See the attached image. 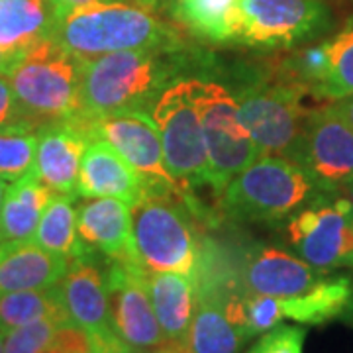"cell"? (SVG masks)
Instances as JSON below:
<instances>
[{
	"instance_id": "37",
	"label": "cell",
	"mask_w": 353,
	"mask_h": 353,
	"mask_svg": "<svg viewBox=\"0 0 353 353\" xmlns=\"http://www.w3.org/2000/svg\"><path fill=\"white\" fill-rule=\"evenodd\" d=\"M18 59H20V57H8V55H2V53H0V75L8 77V73L12 71L14 63H16Z\"/></svg>"
},
{
	"instance_id": "29",
	"label": "cell",
	"mask_w": 353,
	"mask_h": 353,
	"mask_svg": "<svg viewBox=\"0 0 353 353\" xmlns=\"http://www.w3.org/2000/svg\"><path fill=\"white\" fill-rule=\"evenodd\" d=\"M38 132L39 128L26 120L0 128V179L16 183L34 171Z\"/></svg>"
},
{
	"instance_id": "4",
	"label": "cell",
	"mask_w": 353,
	"mask_h": 353,
	"mask_svg": "<svg viewBox=\"0 0 353 353\" xmlns=\"http://www.w3.org/2000/svg\"><path fill=\"white\" fill-rule=\"evenodd\" d=\"M322 189L303 165L279 155H259L218 196V210L232 222L273 224L314 201Z\"/></svg>"
},
{
	"instance_id": "5",
	"label": "cell",
	"mask_w": 353,
	"mask_h": 353,
	"mask_svg": "<svg viewBox=\"0 0 353 353\" xmlns=\"http://www.w3.org/2000/svg\"><path fill=\"white\" fill-rule=\"evenodd\" d=\"M152 118L161 136L165 165L175 183L176 196L192 216L202 220L204 210L194 190L210 187V167L196 101V77L176 79L165 88L153 104Z\"/></svg>"
},
{
	"instance_id": "13",
	"label": "cell",
	"mask_w": 353,
	"mask_h": 353,
	"mask_svg": "<svg viewBox=\"0 0 353 353\" xmlns=\"http://www.w3.org/2000/svg\"><path fill=\"white\" fill-rule=\"evenodd\" d=\"M322 192H340L353 179V128L332 112L328 102L314 106L296 157Z\"/></svg>"
},
{
	"instance_id": "35",
	"label": "cell",
	"mask_w": 353,
	"mask_h": 353,
	"mask_svg": "<svg viewBox=\"0 0 353 353\" xmlns=\"http://www.w3.org/2000/svg\"><path fill=\"white\" fill-rule=\"evenodd\" d=\"M102 2H116V0H50L55 18H61L65 14L73 12V10L92 6V4H102Z\"/></svg>"
},
{
	"instance_id": "9",
	"label": "cell",
	"mask_w": 353,
	"mask_h": 353,
	"mask_svg": "<svg viewBox=\"0 0 353 353\" xmlns=\"http://www.w3.org/2000/svg\"><path fill=\"white\" fill-rule=\"evenodd\" d=\"M287 243L316 269H353V204L322 192L287 218Z\"/></svg>"
},
{
	"instance_id": "3",
	"label": "cell",
	"mask_w": 353,
	"mask_h": 353,
	"mask_svg": "<svg viewBox=\"0 0 353 353\" xmlns=\"http://www.w3.org/2000/svg\"><path fill=\"white\" fill-rule=\"evenodd\" d=\"M234 97L241 124L252 134L261 155H279L296 163L308 118L314 110V106H306L308 92L267 63L241 77Z\"/></svg>"
},
{
	"instance_id": "12",
	"label": "cell",
	"mask_w": 353,
	"mask_h": 353,
	"mask_svg": "<svg viewBox=\"0 0 353 353\" xmlns=\"http://www.w3.org/2000/svg\"><path fill=\"white\" fill-rule=\"evenodd\" d=\"M141 261H106V283L116 336L134 352H157L167 345L165 334L143 281Z\"/></svg>"
},
{
	"instance_id": "11",
	"label": "cell",
	"mask_w": 353,
	"mask_h": 353,
	"mask_svg": "<svg viewBox=\"0 0 353 353\" xmlns=\"http://www.w3.org/2000/svg\"><path fill=\"white\" fill-rule=\"evenodd\" d=\"M87 118V116H85ZM92 138L104 139L145 181L150 194H175L167 171L163 143L153 118L145 110H124L101 118H87Z\"/></svg>"
},
{
	"instance_id": "10",
	"label": "cell",
	"mask_w": 353,
	"mask_h": 353,
	"mask_svg": "<svg viewBox=\"0 0 353 353\" xmlns=\"http://www.w3.org/2000/svg\"><path fill=\"white\" fill-rule=\"evenodd\" d=\"M332 16L322 0H243L238 43L289 50L324 36Z\"/></svg>"
},
{
	"instance_id": "20",
	"label": "cell",
	"mask_w": 353,
	"mask_h": 353,
	"mask_svg": "<svg viewBox=\"0 0 353 353\" xmlns=\"http://www.w3.org/2000/svg\"><path fill=\"white\" fill-rule=\"evenodd\" d=\"M69 263L67 257L36 241H6L0 252V294L55 287L63 281Z\"/></svg>"
},
{
	"instance_id": "40",
	"label": "cell",
	"mask_w": 353,
	"mask_h": 353,
	"mask_svg": "<svg viewBox=\"0 0 353 353\" xmlns=\"http://www.w3.org/2000/svg\"><path fill=\"white\" fill-rule=\"evenodd\" d=\"M341 318L353 324V292H352V299H350V304H347V308H345V312L341 314Z\"/></svg>"
},
{
	"instance_id": "45",
	"label": "cell",
	"mask_w": 353,
	"mask_h": 353,
	"mask_svg": "<svg viewBox=\"0 0 353 353\" xmlns=\"http://www.w3.org/2000/svg\"><path fill=\"white\" fill-rule=\"evenodd\" d=\"M134 353H145V352H134Z\"/></svg>"
},
{
	"instance_id": "41",
	"label": "cell",
	"mask_w": 353,
	"mask_h": 353,
	"mask_svg": "<svg viewBox=\"0 0 353 353\" xmlns=\"http://www.w3.org/2000/svg\"><path fill=\"white\" fill-rule=\"evenodd\" d=\"M6 190H8L6 181H4V179H0V206H2V201H4V194H6Z\"/></svg>"
},
{
	"instance_id": "34",
	"label": "cell",
	"mask_w": 353,
	"mask_h": 353,
	"mask_svg": "<svg viewBox=\"0 0 353 353\" xmlns=\"http://www.w3.org/2000/svg\"><path fill=\"white\" fill-rule=\"evenodd\" d=\"M90 353H134L118 336L110 338H92V352Z\"/></svg>"
},
{
	"instance_id": "7",
	"label": "cell",
	"mask_w": 353,
	"mask_h": 353,
	"mask_svg": "<svg viewBox=\"0 0 353 353\" xmlns=\"http://www.w3.org/2000/svg\"><path fill=\"white\" fill-rule=\"evenodd\" d=\"M134 241L141 263L152 271L192 277L201 234L192 212L175 194H150L132 206Z\"/></svg>"
},
{
	"instance_id": "14",
	"label": "cell",
	"mask_w": 353,
	"mask_h": 353,
	"mask_svg": "<svg viewBox=\"0 0 353 353\" xmlns=\"http://www.w3.org/2000/svg\"><path fill=\"white\" fill-rule=\"evenodd\" d=\"M90 139L85 116L41 126L32 173L55 194H77L81 161Z\"/></svg>"
},
{
	"instance_id": "24",
	"label": "cell",
	"mask_w": 353,
	"mask_h": 353,
	"mask_svg": "<svg viewBox=\"0 0 353 353\" xmlns=\"http://www.w3.org/2000/svg\"><path fill=\"white\" fill-rule=\"evenodd\" d=\"M250 336L226 310V299H196L187 353H240Z\"/></svg>"
},
{
	"instance_id": "42",
	"label": "cell",
	"mask_w": 353,
	"mask_h": 353,
	"mask_svg": "<svg viewBox=\"0 0 353 353\" xmlns=\"http://www.w3.org/2000/svg\"><path fill=\"white\" fill-rule=\"evenodd\" d=\"M136 2H139V4H148V6H155L159 0H136Z\"/></svg>"
},
{
	"instance_id": "23",
	"label": "cell",
	"mask_w": 353,
	"mask_h": 353,
	"mask_svg": "<svg viewBox=\"0 0 353 353\" xmlns=\"http://www.w3.org/2000/svg\"><path fill=\"white\" fill-rule=\"evenodd\" d=\"M51 192L34 173L12 183L0 206V234L4 241H32L41 214L50 204Z\"/></svg>"
},
{
	"instance_id": "43",
	"label": "cell",
	"mask_w": 353,
	"mask_h": 353,
	"mask_svg": "<svg viewBox=\"0 0 353 353\" xmlns=\"http://www.w3.org/2000/svg\"><path fill=\"white\" fill-rule=\"evenodd\" d=\"M0 353H4V332L0 330Z\"/></svg>"
},
{
	"instance_id": "16",
	"label": "cell",
	"mask_w": 353,
	"mask_h": 353,
	"mask_svg": "<svg viewBox=\"0 0 353 353\" xmlns=\"http://www.w3.org/2000/svg\"><path fill=\"white\" fill-rule=\"evenodd\" d=\"M326 275L330 273L306 263L303 257H296L281 248L255 243L245 252L241 287L243 294L289 299L312 289Z\"/></svg>"
},
{
	"instance_id": "21",
	"label": "cell",
	"mask_w": 353,
	"mask_h": 353,
	"mask_svg": "<svg viewBox=\"0 0 353 353\" xmlns=\"http://www.w3.org/2000/svg\"><path fill=\"white\" fill-rule=\"evenodd\" d=\"M55 22L50 0H0V53L22 57L53 36Z\"/></svg>"
},
{
	"instance_id": "30",
	"label": "cell",
	"mask_w": 353,
	"mask_h": 353,
	"mask_svg": "<svg viewBox=\"0 0 353 353\" xmlns=\"http://www.w3.org/2000/svg\"><path fill=\"white\" fill-rule=\"evenodd\" d=\"M63 324L65 322L55 318H41L10 330L4 334V353H41L57 328Z\"/></svg>"
},
{
	"instance_id": "36",
	"label": "cell",
	"mask_w": 353,
	"mask_h": 353,
	"mask_svg": "<svg viewBox=\"0 0 353 353\" xmlns=\"http://www.w3.org/2000/svg\"><path fill=\"white\" fill-rule=\"evenodd\" d=\"M328 106L332 108V112L336 114V116H340L347 126L353 128V94L345 97V99L328 102Z\"/></svg>"
},
{
	"instance_id": "25",
	"label": "cell",
	"mask_w": 353,
	"mask_h": 353,
	"mask_svg": "<svg viewBox=\"0 0 353 353\" xmlns=\"http://www.w3.org/2000/svg\"><path fill=\"white\" fill-rule=\"evenodd\" d=\"M353 292V281L350 277H326L316 283L306 292L281 299L283 318L303 326H322L330 320L341 318L345 312Z\"/></svg>"
},
{
	"instance_id": "19",
	"label": "cell",
	"mask_w": 353,
	"mask_h": 353,
	"mask_svg": "<svg viewBox=\"0 0 353 353\" xmlns=\"http://www.w3.org/2000/svg\"><path fill=\"white\" fill-rule=\"evenodd\" d=\"M143 281L167 343L187 352L190 324L196 310V289L192 277L152 271L145 267Z\"/></svg>"
},
{
	"instance_id": "26",
	"label": "cell",
	"mask_w": 353,
	"mask_h": 353,
	"mask_svg": "<svg viewBox=\"0 0 353 353\" xmlns=\"http://www.w3.org/2000/svg\"><path fill=\"white\" fill-rule=\"evenodd\" d=\"M77 194H55L51 196L46 212L41 214L34 240L43 250L63 255L69 261L88 255L87 248L77 232Z\"/></svg>"
},
{
	"instance_id": "39",
	"label": "cell",
	"mask_w": 353,
	"mask_h": 353,
	"mask_svg": "<svg viewBox=\"0 0 353 353\" xmlns=\"http://www.w3.org/2000/svg\"><path fill=\"white\" fill-rule=\"evenodd\" d=\"M155 353H187L185 350H181V347H176V345H171V343H167L163 347H159Z\"/></svg>"
},
{
	"instance_id": "28",
	"label": "cell",
	"mask_w": 353,
	"mask_h": 353,
	"mask_svg": "<svg viewBox=\"0 0 353 353\" xmlns=\"http://www.w3.org/2000/svg\"><path fill=\"white\" fill-rule=\"evenodd\" d=\"M326 69L316 88L314 101L332 102L353 94V20L336 34L322 41Z\"/></svg>"
},
{
	"instance_id": "22",
	"label": "cell",
	"mask_w": 353,
	"mask_h": 353,
	"mask_svg": "<svg viewBox=\"0 0 353 353\" xmlns=\"http://www.w3.org/2000/svg\"><path fill=\"white\" fill-rule=\"evenodd\" d=\"M243 0H173V18L206 43H238Z\"/></svg>"
},
{
	"instance_id": "27",
	"label": "cell",
	"mask_w": 353,
	"mask_h": 353,
	"mask_svg": "<svg viewBox=\"0 0 353 353\" xmlns=\"http://www.w3.org/2000/svg\"><path fill=\"white\" fill-rule=\"evenodd\" d=\"M41 318H55L65 324L71 322L65 310L59 285L50 289L16 290L0 294V330L4 334Z\"/></svg>"
},
{
	"instance_id": "33",
	"label": "cell",
	"mask_w": 353,
	"mask_h": 353,
	"mask_svg": "<svg viewBox=\"0 0 353 353\" xmlns=\"http://www.w3.org/2000/svg\"><path fill=\"white\" fill-rule=\"evenodd\" d=\"M20 110L14 97L12 85L6 75H0V128L10 126L14 122H20Z\"/></svg>"
},
{
	"instance_id": "17",
	"label": "cell",
	"mask_w": 353,
	"mask_h": 353,
	"mask_svg": "<svg viewBox=\"0 0 353 353\" xmlns=\"http://www.w3.org/2000/svg\"><path fill=\"white\" fill-rule=\"evenodd\" d=\"M77 232L88 252L106 261H141L134 241L132 206L118 199H88L77 210Z\"/></svg>"
},
{
	"instance_id": "15",
	"label": "cell",
	"mask_w": 353,
	"mask_h": 353,
	"mask_svg": "<svg viewBox=\"0 0 353 353\" xmlns=\"http://www.w3.org/2000/svg\"><path fill=\"white\" fill-rule=\"evenodd\" d=\"M59 287L71 324L87 330L92 338L116 336L106 269L101 267L97 253L73 259Z\"/></svg>"
},
{
	"instance_id": "31",
	"label": "cell",
	"mask_w": 353,
	"mask_h": 353,
	"mask_svg": "<svg viewBox=\"0 0 353 353\" xmlns=\"http://www.w3.org/2000/svg\"><path fill=\"white\" fill-rule=\"evenodd\" d=\"M304 340H306V330L303 326L279 324L261 334V338L253 343L248 353H303Z\"/></svg>"
},
{
	"instance_id": "8",
	"label": "cell",
	"mask_w": 353,
	"mask_h": 353,
	"mask_svg": "<svg viewBox=\"0 0 353 353\" xmlns=\"http://www.w3.org/2000/svg\"><path fill=\"white\" fill-rule=\"evenodd\" d=\"M196 101L210 167V190L220 196L228 183L261 152L241 124L238 101L230 88L216 81L196 79Z\"/></svg>"
},
{
	"instance_id": "44",
	"label": "cell",
	"mask_w": 353,
	"mask_h": 353,
	"mask_svg": "<svg viewBox=\"0 0 353 353\" xmlns=\"http://www.w3.org/2000/svg\"><path fill=\"white\" fill-rule=\"evenodd\" d=\"M4 243H6V241H4V238H2V234H0V252H2V248H4Z\"/></svg>"
},
{
	"instance_id": "1",
	"label": "cell",
	"mask_w": 353,
	"mask_h": 353,
	"mask_svg": "<svg viewBox=\"0 0 353 353\" xmlns=\"http://www.w3.org/2000/svg\"><path fill=\"white\" fill-rule=\"evenodd\" d=\"M181 50L108 53L83 61L81 116L101 118L124 110L152 112L165 88L190 69Z\"/></svg>"
},
{
	"instance_id": "6",
	"label": "cell",
	"mask_w": 353,
	"mask_h": 353,
	"mask_svg": "<svg viewBox=\"0 0 353 353\" xmlns=\"http://www.w3.org/2000/svg\"><path fill=\"white\" fill-rule=\"evenodd\" d=\"M20 118L36 128L81 116L83 61L53 38L39 41L8 73Z\"/></svg>"
},
{
	"instance_id": "18",
	"label": "cell",
	"mask_w": 353,
	"mask_h": 353,
	"mask_svg": "<svg viewBox=\"0 0 353 353\" xmlns=\"http://www.w3.org/2000/svg\"><path fill=\"white\" fill-rule=\"evenodd\" d=\"M77 196L83 199H118L136 206L150 196V189L139 173L126 163L120 153L108 145L104 139L92 138L88 141L79 181H77Z\"/></svg>"
},
{
	"instance_id": "2",
	"label": "cell",
	"mask_w": 353,
	"mask_h": 353,
	"mask_svg": "<svg viewBox=\"0 0 353 353\" xmlns=\"http://www.w3.org/2000/svg\"><path fill=\"white\" fill-rule=\"evenodd\" d=\"M65 51L81 61L108 53L138 50H181V36L139 2H102L57 18L53 36Z\"/></svg>"
},
{
	"instance_id": "32",
	"label": "cell",
	"mask_w": 353,
	"mask_h": 353,
	"mask_svg": "<svg viewBox=\"0 0 353 353\" xmlns=\"http://www.w3.org/2000/svg\"><path fill=\"white\" fill-rule=\"evenodd\" d=\"M92 352V336L87 330L75 324H63L53 334L51 341L41 353H90Z\"/></svg>"
},
{
	"instance_id": "38",
	"label": "cell",
	"mask_w": 353,
	"mask_h": 353,
	"mask_svg": "<svg viewBox=\"0 0 353 353\" xmlns=\"http://www.w3.org/2000/svg\"><path fill=\"white\" fill-rule=\"evenodd\" d=\"M340 192H343V196L353 204V179L350 181V183H345V185H343V189H341Z\"/></svg>"
}]
</instances>
